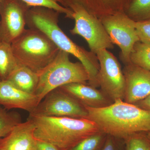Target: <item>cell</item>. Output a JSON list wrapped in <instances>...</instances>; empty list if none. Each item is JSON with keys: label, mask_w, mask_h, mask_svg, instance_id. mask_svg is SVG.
Instances as JSON below:
<instances>
[{"label": "cell", "mask_w": 150, "mask_h": 150, "mask_svg": "<svg viewBox=\"0 0 150 150\" xmlns=\"http://www.w3.org/2000/svg\"><path fill=\"white\" fill-rule=\"evenodd\" d=\"M0 42H1V36H0Z\"/></svg>", "instance_id": "cell-30"}, {"label": "cell", "mask_w": 150, "mask_h": 150, "mask_svg": "<svg viewBox=\"0 0 150 150\" xmlns=\"http://www.w3.org/2000/svg\"><path fill=\"white\" fill-rule=\"evenodd\" d=\"M123 141L125 150H150V139L146 132L132 134Z\"/></svg>", "instance_id": "cell-21"}, {"label": "cell", "mask_w": 150, "mask_h": 150, "mask_svg": "<svg viewBox=\"0 0 150 150\" xmlns=\"http://www.w3.org/2000/svg\"><path fill=\"white\" fill-rule=\"evenodd\" d=\"M1 79H0V82H1Z\"/></svg>", "instance_id": "cell-31"}, {"label": "cell", "mask_w": 150, "mask_h": 150, "mask_svg": "<svg viewBox=\"0 0 150 150\" xmlns=\"http://www.w3.org/2000/svg\"><path fill=\"white\" fill-rule=\"evenodd\" d=\"M86 107L88 118L107 135L123 140L135 133L150 131V111L135 104L117 100L106 107Z\"/></svg>", "instance_id": "cell-1"}, {"label": "cell", "mask_w": 150, "mask_h": 150, "mask_svg": "<svg viewBox=\"0 0 150 150\" xmlns=\"http://www.w3.org/2000/svg\"><path fill=\"white\" fill-rule=\"evenodd\" d=\"M21 122L18 112L9 111L0 105V139L7 136L15 126Z\"/></svg>", "instance_id": "cell-18"}, {"label": "cell", "mask_w": 150, "mask_h": 150, "mask_svg": "<svg viewBox=\"0 0 150 150\" xmlns=\"http://www.w3.org/2000/svg\"><path fill=\"white\" fill-rule=\"evenodd\" d=\"M1 0H0V6H1Z\"/></svg>", "instance_id": "cell-29"}, {"label": "cell", "mask_w": 150, "mask_h": 150, "mask_svg": "<svg viewBox=\"0 0 150 150\" xmlns=\"http://www.w3.org/2000/svg\"><path fill=\"white\" fill-rule=\"evenodd\" d=\"M125 79L123 100L131 104L144 99L150 94V71L132 63L123 71Z\"/></svg>", "instance_id": "cell-11"}, {"label": "cell", "mask_w": 150, "mask_h": 150, "mask_svg": "<svg viewBox=\"0 0 150 150\" xmlns=\"http://www.w3.org/2000/svg\"><path fill=\"white\" fill-rule=\"evenodd\" d=\"M107 134L100 131L78 142L65 150H100L104 144Z\"/></svg>", "instance_id": "cell-19"}, {"label": "cell", "mask_w": 150, "mask_h": 150, "mask_svg": "<svg viewBox=\"0 0 150 150\" xmlns=\"http://www.w3.org/2000/svg\"><path fill=\"white\" fill-rule=\"evenodd\" d=\"M96 55L100 66L97 79L101 90L114 102L123 100L125 79L118 60L107 49L100 50Z\"/></svg>", "instance_id": "cell-8"}, {"label": "cell", "mask_w": 150, "mask_h": 150, "mask_svg": "<svg viewBox=\"0 0 150 150\" xmlns=\"http://www.w3.org/2000/svg\"><path fill=\"white\" fill-rule=\"evenodd\" d=\"M75 21L74 28L70 30L73 35L82 36L88 43L92 53L113 48V43L102 23L83 6L77 3L70 5Z\"/></svg>", "instance_id": "cell-6"}, {"label": "cell", "mask_w": 150, "mask_h": 150, "mask_svg": "<svg viewBox=\"0 0 150 150\" xmlns=\"http://www.w3.org/2000/svg\"><path fill=\"white\" fill-rule=\"evenodd\" d=\"M135 22L129 16L120 13L105 17L102 21L112 43L121 49L122 61L126 65L131 63L130 55L135 44L139 41Z\"/></svg>", "instance_id": "cell-9"}, {"label": "cell", "mask_w": 150, "mask_h": 150, "mask_svg": "<svg viewBox=\"0 0 150 150\" xmlns=\"http://www.w3.org/2000/svg\"><path fill=\"white\" fill-rule=\"evenodd\" d=\"M30 114L79 118H88V116L86 106L60 88L48 93Z\"/></svg>", "instance_id": "cell-7"}, {"label": "cell", "mask_w": 150, "mask_h": 150, "mask_svg": "<svg viewBox=\"0 0 150 150\" xmlns=\"http://www.w3.org/2000/svg\"><path fill=\"white\" fill-rule=\"evenodd\" d=\"M35 125L29 118L16 125L6 137L0 139V150H36Z\"/></svg>", "instance_id": "cell-13"}, {"label": "cell", "mask_w": 150, "mask_h": 150, "mask_svg": "<svg viewBox=\"0 0 150 150\" xmlns=\"http://www.w3.org/2000/svg\"><path fill=\"white\" fill-rule=\"evenodd\" d=\"M6 80L10 81L23 91L35 94L39 77L38 73L25 66L19 64Z\"/></svg>", "instance_id": "cell-15"}, {"label": "cell", "mask_w": 150, "mask_h": 150, "mask_svg": "<svg viewBox=\"0 0 150 150\" xmlns=\"http://www.w3.org/2000/svg\"><path fill=\"white\" fill-rule=\"evenodd\" d=\"M35 125L36 139L49 142L60 150H65L85 138L100 131L88 118L48 117L29 114Z\"/></svg>", "instance_id": "cell-3"}, {"label": "cell", "mask_w": 150, "mask_h": 150, "mask_svg": "<svg viewBox=\"0 0 150 150\" xmlns=\"http://www.w3.org/2000/svg\"><path fill=\"white\" fill-rule=\"evenodd\" d=\"M121 139L107 135L104 144L100 150H121L119 144V141Z\"/></svg>", "instance_id": "cell-24"}, {"label": "cell", "mask_w": 150, "mask_h": 150, "mask_svg": "<svg viewBox=\"0 0 150 150\" xmlns=\"http://www.w3.org/2000/svg\"><path fill=\"white\" fill-rule=\"evenodd\" d=\"M135 28L139 41L150 46V18L136 21Z\"/></svg>", "instance_id": "cell-23"}, {"label": "cell", "mask_w": 150, "mask_h": 150, "mask_svg": "<svg viewBox=\"0 0 150 150\" xmlns=\"http://www.w3.org/2000/svg\"><path fill=\"white\" fill-rule=\"evenodd\" d=\"M26 6L17 0H1L0 6V36L1 42L11 44L24 31L26 25Z\"/></svg>", "instance_id": "cell-10"}, {"label": "cell", "mask_w": 150, "mask_h": 150, "mask_svg": "<svg viewBox=\"0 0 150 150\" xmlns=\"http://www.w3.org/2000/svg\"><path fill=\"white\" fill-rule=\"evenodd\" d=\"M134 104L142 109L150 111V94L144 99L138 101Z\"/></svg>", "instance_id": "cell-26"}, {"label": "cell", "mask_w": 150, "mask_h": 150, "mask_svg": "<svg viewBox=\"0 0 150 150\" xmlns=\"http://www.w3.org/2000/svg\"><path fill=\"white\" fill-rule=\"evenodd\" d=\"M69 55L59 49L55 59L38 73L39 81L35 94L40 102L48 93L62 86L88 81V74L83 65L80 62H71Z\"/></svg>", "instance_id": "cell-5"}, {"label": "cell", "mask_w": 150, "mask_h": 150, "mask_svg": "<svg viewBox=\"0 0 150 150\" xmlns=\"http://www.w3.org/2000/svg\"><path fill=\"white\" fill-rule=\"evenodd\" d=\"M59 88L87 107L102 108L114 102L102 91L86 84L74 83Z\"/></svg>", "instance_id": "cell-14"}, {"label": "cell", "mask_w": 150, "mask_h": 150, "mask_svg": "<svg viewBox=\"0 0 150 150\" xmlns=\"http://www.w3.org/2000/svg\"><path fill=\"white\" fill-rule=\"evenodd\" d=\"M100 1H105L107 2L108 1H110V0H100Z\"/></svg>", "instance_id": "cell-28"}, {"label": "cell", "mask_w": 150, "mask_h": 150, "mask_svg": "<svg viewBox=\"0 0 150 150\" xmlns=\"http://www.w3.org/2000/svg\"><path fill=\"white\" fill-rule=\"evenodd\" d=\"M132 64L150 71V46L138 41L130 57Z\"/></svg>", "instance_id": "cell-17"}, {"label": "cell", "mask_w": 150, "mask_h": 150, "mask_svg": "<svg viewBox=\"0 0 150 150\" xmlns=\"http://www.w3.org/2000/svg\"><path fill=\"white\" fill-rule=\"evenodd\" d=\"M40 103L35 94L23 91L10 81L0 82V105L7 110L18 108L31 113Z\"/></svg>", "instance_id": "cell-12"}, {"label": "cell", "mask_w": 150, "mask_h": 150, "mask_svg": "<svg viewBox=\"0 0 150 150\" xmlns=\"http://www.w3.org/2000/svg\"><path fill=\"white\" fill-rule=\"evenodd\" d=\"M11 46L19 64L37 73L48 66L59 51L44 33L31 28L25 30Z\"/></svg>", "instance_id": "cell-4"}, {"label": "cell", "mask_w": 150, "mask_h": 150, "mask_svg": "<svg viewBox=\"0 0 150 150\" xmlns=\"http://www.w3.org/2000/svg\"><path fill=\"white\" fill-rule=\"evenodd\" d=\"M28 6L40 7L53 10L59 13H64L67 17L72 18L73 12L71 9L60 5L59 0H20Z\"/></svg>", "instance_id": "cell-22"}, {"label": "cell", "mask_w": 150, "mask_h": 150, "mask_svg": "<svg viewBox=\"0 0 150 150\" xmlns=\"http://www.w3.org/2000/svg\"><path fill=\"white\" fill-rule=\"evenodd\" d=\"M36 150H60L59 148L51 143L37 139Z\"/></svg>", "instance_id": "cell-25"}, {"label": "cell", "mask_w": 150, "mask_h": 150, "mask_svg": "<svg viewBox=\"0 0 150 150\" xmlns=\"http://www.w3.org/2000/svg\"><path fill=\"white\" fill-rule=\"evenodd\" d=\"M147 134L148 137H149V138L150 139V131H149V132H147Z\"/></svg>", "instance_id": "cell-27"}, {"label": "cell", "mask_w": 150, "mask_h": 150, "mask_svg": "<svg viewBox=\"0 0 150 150\" xmlns=\"http://www.w3.org/2000/svg\"><path fill=\"white\" fill-rule=\"evenodd\" d=\"M52 10L35 7L28 12L26 25L29 28L38 30L44 33L60 50L77 58L87 71L89 85L96 88L98 87L97 76L100 66L97 57L95 54L87 51L74 43L65 34L58 25L57 12Z\"/></svg>", "instance_id": "cell-2"}, {"label": "cell", "mask_w": 150, "mask_h": 150, "mask_svg": "<svg viewBox=\"0 0 150 150\" xmlns=\"http://www.w3.org/2000/svg\"><path fill=\"white\" fill-rule=\"evenodd\" d=\"M128 11L129 17L135 21L150 18V0H132Z\"/></svg>", "instance_id": "cell-20"}, {"label": "cell", "mask_w": 150, "mask_h": 150, "mask_svg": "<svg viewBox=\"0 0 150 150\" xmlns=\"http://www.w3.org/2000/svg\"><path fill=\"white\" fill-rule=\"evenodd\" d=\"M14 55L11 44L0 42V79L6 80L18 65Z\"/></svg>", "instance_id": "cell-16"}]
</instances>
